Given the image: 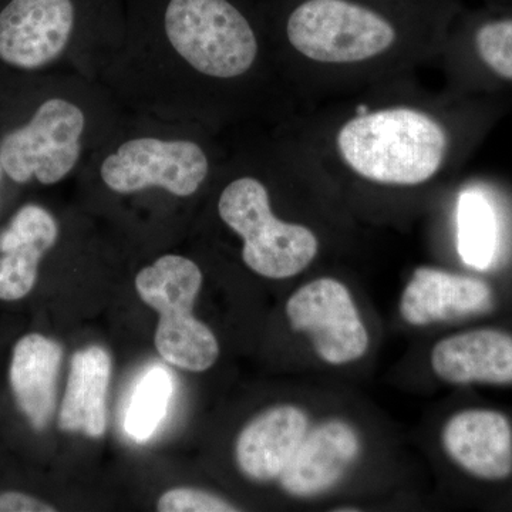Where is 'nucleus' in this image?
<instances>
[{
    "mask_svg": "<svg viewBox=\"0 0 512 512\" xmlns=\"http://www.w3.org/2000/svg\"><path fill=\"white\" fill-rule=\"evenodd\" d=\"M110 0H9L0 10V60L36 70L63 55L84 19Z\"/></svg>",
    "mask_w": 512,
    "mask_h": 512,
    "instance_id": "6e6552de",
    "label": "nucleus"
},
{
    "mask_svg": "<svg viewBox=\"0 0 512 512\" xmlns=\"http://www.w3.org/2000/svg\"><path fill=\"white\" fill-rule=\"evenodd\" d=\"M490 284L474 276L417 268L400 299V315L413 326L484 315L494 308Z\"/></svg>",
    "mask_w": 512,
    "mask_h": 512,
    "instance_id": "9b49d317",
    "label": "nucleus"
},
{
    "mask_svg": "<svg viewBox=\"0 0 512 512\" xmlns=\"http://www.w3.org/2000/svg\"><path fill=\"white\" fill-rule=\"evenodd\" d=\"M431 367L444 382L512 384V335L476 329L440 340L431 352Z\"/></svg>",
    "mask_w": 512,
    "mask_h": 512,
    "instance_id": "ddd939ff",
    "label": "nucleus"
},
{
    "mask_svg": "<svg viewBox=\"0 0 512 512\" xmlns=\"http://www.w3.org/2000/svg\"><path fill=\"white\" fill-rule=\"evenodd\" d=\"M158 15L175 55L202 76L238 79L254 66L258 36L235 0H161Z\"/></svg>",
    "mask_w": 512,
    "mask_h": 512,
    "instance_id": "7ed1b4c3",
    "label": "nucleus"
},
{
    "mask_svg": "<svg viewBox=\"0 0 512 512\" xmlns=\"http://www.w3.org/2000/svg\"><path fill=\"white\" fill-rule=\"evenodd\" d=\"M360 453L356 430L342 420H329L306 433L293 454L281 484L293 497H316L342 480Z\"/></svg>",
    "mask_w": 512,
    "mask_h": 512,
    "instance_id": "f8f14e48",
    "label": "nucleus"
},
{
    "mask_svg": "<svg viewBox=\"0 0 512 512\" xmlns=\"http://www.w3.org/2000/svg\"><path fill=\"white\" fill-rule=\"evenodd\" d=\"M308 426V417L295 406L272 407L259 414L237 440L235 454L242 473L261 483L281 477Z\"/></svg>",
    "mask_w": 512,
    "mask_h": 512,
    "instance_id": "4468645a",
    "label": "nucleus"
},
{
    "mask_svg": "<svg viewBox=\"0 0 512 512\" xmlns=\"http://www.w3.org/2000/svg\"><path fill=\"white\" fill-rule=\"evenodd\" d=\"M336 146L350 170L372 183L419 185L447 153V134L429 114L393 107L362 114L340 128Z\"/></svg>",
    "mask_w": 512,
    "mask_h": 512,
    "instance_id": "f257e3e1",
    "label": "nucleus"
},
{
    "mask_svg": "<svg viewBox=\"0 0 512 512\" xmlns=\"http://www.w3.org/2000/svg\"><path fill=\"white\" fill-rule=\"evenodd\" d=\"M210 173V160L191 140L136 137L124 141L100 165V177L117 194L163 188L175 197H191Z\"/></svg>",
    "mask_w": 512,
    "mask_h": 512,
    "instance_id": "0eeeda50",
    "label": "nucleus"
},
{
    "mask_svg": "<svg viewBox=\"0 0 512 512\" xmlns=\"http://www.w3.org/2000/svg\"><path fill=\"white\" fill-rule=\"evenodd\" d=\"M173 396V377L167 369L153 366L141 375L128 403L124 430L136 441H146L156 433L167 414Z\"/></svg>",
    "mask_w": 512,
    "mask_h": 512,
    "instance_id": "6ab92c4d",
    "label": "nucleus"
},
{
    "mask_svg": "<svg viewBox=\"0 0 512 512\" xmlns=\"http://www.w3.org/2000/svg\"><path fill=\"white\" fill-rule=\"evenodd\" d=\"M394 0H291L284 28L289 45L326 64L366 62L399 39Z\"/></svg>",
    "mask_w": 512,
    "mask_h": 512,
    "instance_id": "f03ea898",
    "label": "nucleus"
},
{
    "mask_svg": "<svg viewBox=\"0 0 512 512\" xmlns=\"http://www.w3.org/2000/svg\"><path fill=\"white\" fill-rule=\"evenodd\" d=\"M84 130L86 114L79 104L46 100L28 124L0 140V168L15 183L32 178L43 185L60 183L79 163Z\"/></svg>",
    "mask_w": 512,
    "mask_h": 512,
    "instance_id": "423d86ee",
    "label": "nucleus"
},
{
    "mask_svg": "<svg viewBox=\"0 0 512 512\" xmlns=\"http://www.w3.org/2000/svg\"><path fill=\"white\" fill-rule=\"evenodd\" d=\"M441 443L447 456L477 480L501 483L512 476V423L504 413L458 412L443 427Z\"/></svg>",
    "mask_w": 512,
    "mask_h": 512,
    "instance_id": "9d476101",
    "label": "nucleus"
},
{
    "mask_svg": "<svg viewBox=\"0 0 512 512\" xmlns=\"http://www.w3.org/2000/svg\"><path fill=\"white\" fill-rule=\"evenodd\" d=\"M201 285V269L180 255L161 256L136 278L138 295L160 315L158 353L171 365L190 372L210 369L220 355L214 333L192 315Z\"/></svg>",
    "mask_w": 512,
    "mask_h": 512,
    "instance_id": "20e7f679",
    "label": "nucleus"
},
{
    "mask_svg": "<svg viewBox=\"0 0 512 512\" xmlns=\"http://www.w3.org/2000/svg\"><path fill=\"white\" fill-rule=\"evenodd\" d=\"M157 508L161 512L237 511V508L232 507L217 495L194 490V488H175V490L168 491L158 501Z\"/></svg>",
    "mask_w": 512,
    "mask_h": 512,
    "instance_id": "412c9836",
    "label": "nucleus"
},
{
    "mask_svg": "<svg viewBox=\"0 0 512 512\" xmlns=\"http://www.w3.org/2000/svg\"><path fill=\"white\" fill-rule=\"evenodd\" d=\"M474 43L485 66L512 82V15L484 20L478 25Z\"/></svg>",
    "mask_w": 512,
    "mask_h": 512,
    "instance_id": "aec40b11",
    "label": "nucleus"
},
{
    "mask_svg": "<svg viewBox=\"0 0 512 512\" xmlns=\"http://www.w3.org/2000/svg\"><path fill=\"white\" fill-rule=\"evenodd\" d=\"M286 316L293 330L311 336L316 355L329 365L356 362L369 349V333L352 295L336 279L302 286L286 303Z\"/></svg>",
    "mask_w": 512,
    "mask_h": 512,
    "instance_id": "1a4fd4ad",
    "label": "nucleus"
},
{
    "mask_svg": "<svg viewBox=\"0 0 512 512\" xmlns=\"http://www.w3.org/2000/svg\"><path fill=\"white\" fill-rule=\"evenodd\" d=\"M500 247V224L493 201L477 188L461 192L457 202V248L464 264L485 271Z\"/></svg>",
    "mask_w": 512,
    "mask_h": 512,
    "instance_id": "a211bd4d",
    "label": "nucleus"
},
{
    "mask_svg": "<svg viewBox=\"0 0 512 512\" xmlns=\"http://www.w3.org/2000/svg\"><path fill=\"white\" fill-rule=\"evenodd\" d=\"M50 507L30 495L22 493L0 494V512H52Z\"/></svg>",
    "mask_w": 512,
    "mask_h": 512,
    "instance_id": "4be33fe9",
    "label": "nucleus"
},
{
    "mask_svg": "<svg viewBox=\"0 0 512 512\" xmlns=\"http://www.w3.org/2000/svg\"><path fill=\"white\" fill-rule=\"evenodd\" d=\"M110 375L111 360L106 350L92 346L74 353L60 409V429L70 433L82 431L93 439L106 433Z\"/></svg>",
    "mask_w": 512,
    "mask_h": 512,
    "instance_id": "f3484780",
    "label": "nucleus"
},
{
    "mask_svg": "<svg viewBox=\"0 0 512 512\" xmlns=\"http://www.w3.org/2000/svg\"><path fill=\"white\" fill-rule=\"evenodd\" d=\"M55 218L37 205H26L0 235V299L18 301L36 284L42 256L56 244Z\"/></svg>",
    "mask_w": 512,
    "mask_h": 512,
    "instance_id": "2eb2a0df",
    "label": "nucleus"
},
{
    "mask_svg": "<svg viewBox=\"0 0 512 512\" xmlns=\"http://www.w3.org/2000/svg\"><path fill=\"white\" fill-rule=\"evenodd\" d=\"M62 357L59 343L37 333L20 339L13 350L10 386L20 410L36 430L45 429L55 412Z\"/></svg>",
    "mask_w": 512,
    "mask_h": 512,
    "instance_id": "dca6fc26",
    "label": "nucleus"
},
{
    "mask_svg": "<svg viewBox=\"0 0 512 512\" xmlns=\"http://www.w3.org/2000/svg\"><path fill=\"white\" fill-rule=\"evenodd\" d=\"M221 220L244 241L242 259L251 271L269 279L301 274L319 251L311 229L278 220L268 190L254 177H239L222 191Z\"/></svg>",
    "mask_w": 512,
    "mask_h": 512,
    "instance_id": "39448f33",
    "label": "nucleus"
}]
</instances>
